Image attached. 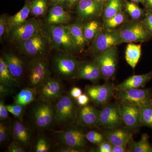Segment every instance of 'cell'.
I'll list each match as a JSON object with an SVG mask.
<instances>
[{
  "label": "cell",
  "mask_w": 152,
  "mask_h": 152,
  "mask_svg": "<svg viewBox=\"0 0 152 152\" xmlns=\"http://www.w3.org/2000/svg\"><path fill=\"white\" fill-rule=\"evenodd\" d=\"M92 55L93 61L99 68L102 78L107 81L113 79L118 64L117 46Z\"/></svg>",
  "instance_id": "cell-8"
},
{
  "label": "cell",
  "mask_w": 152,
  "mask_h": 152,
  "mask_svg": "<svg viewBox=\"0 0 152 152\" xmlns=\"http://www.w3.org/2000/svg\"><path fill=\"white\" fill-rule=\"evenodd\" d=\"M64 90L61 79L50 77L37 88L38 99L53 103L64 94Z\"/></svg>",
  "instance_id": "cell-13"
},
{
  "label": "cell",
  "mask_w": 152,
  "mask_h": 152,
  "mask_svg": "<svg viewBox=\"0 0 152 152\" xmlns=\"http://www.w3.org/2000/svg\"><path fill=\"white\" fill-rule=\"evenodd\" d=\"M9 111L5 104L4 98H1L0 100V120L6 121L9 119Z\"/></svg>",
  "instance_id": "cell-43"
},
{
  "label": "cell",
  "mask_w": 152,
  "mask_h": 152,
  "mask_svg": "<svg viewBox=\"0 0 152 152\" xmlns=\"http://www.w3.org/2000/svg\"><path fill=\"white\" fill-rule=\"evenodd\" d=\"M144 24L152 35V11L146 10V13L142 20Z\"/></svg>",
  "instance_id": "cell-44"
},
{
  "label": "cell",
  "mask_w": 152,
  "mask_h": 152,
  "mask_svg": "<svg viewBox=\"0 0 152 152\" xmlns=\"http://www.w3.org/2000/svg\"><path fill=\"white\" fill-rule=\"evenodd\" d=\"M142 4L145 10L152 11V0H144Z\"/></svg>",
  "instance_id": "cell-52"
},
{
  "label": "cell",
  "mask_w": 152,
  "mask_h": 152,
  "mask_svg": "<svg viewBox=\"0 0 152 152\" xmlns=\"http://www.w3.org/2000/svg\"><path fill=\"white\" fill-rule=\"evenodd\" d=\"M142 53V45L134 43H128L125 51V59L128 64L134 69Z\"/></svg>",
  "instance_id": "cell-28"
},
{
  "label": "cell",
  "mask_w": 152,
  "mask_h": 152,
  "mask_svg": "<svg viewBox=\"0 0 152 152\" xmlns=\"http://www.w3.org/2000/svg\"><path fill=\"white\" fill-rule=\"evenodd\" d=\"M2 57L12 75L20 86L26 75L29 61L11 52H4Z\"/></svg>",
  "instance_id": "cell-16"
},
{
  "label": "cell",
  "mask_w": 152,
  "mask_h": 152,
  "mask_svg": "<svg viewBox=\"0 0 152 152\" xmlns=\"http://www.w3.org/2000/svg\"><path fill=\"white\" fill-rule=\"evenodd\" d=\"M30 118L33 125L37 129H51L56 124L54 105L38 99L31 109Z\"/></svg>",
  "instance_id": "cell-2"
},
{
  "label": "cell",
  "mask_w": 152,
  "mask_h": 152,
  "mask_svg": "<svg viewBox=\"0 0 152 152\" xmlns=\"http://www.w3.org/2000/svg\"><path fill=\"white\" fill-rule=\"evenodd\" d=\"M129 16L124 10L103 21V28L109 30L118 28L129 20Z\"/></svg>",
  "instance_id": "cell-33"
},
{
  "label": "cell",
  "mask_w": 152,
  "mask_h": 152,
  "mask_svg": "<svg viewBox=\"0 0 152 152\" xmlns=\"http://www.w3.org/2000/svg\"><path fill=\"white\" fill-rule=\"evenodd\" d=\"M48 1L51 6L60 5L67 9V0H48Z\"/></svg>",
  "instance_id": "cell-49"
},
{
  "label": "cell",
  "mask_w": 152,
  "mask_h": 152,
  "mask_svg": "<svg viewBox=\"0 0 152 152\" xmlns=\"http://www.w3.org/2000/svg\"><path fill=\"white\" fill-rule=\"evenodd\" d=\"M149 137L147 134L142 135L141 140L138 142L132 140L129 143L130 152H152V145L149 141Z\"/></svg>",
  "instance_id": "cell-34"
},
{
  "label": "cell",
  "mask_w": 152,
  "mask_h": 152,
  "mask_svg": "<svg viewBox=\"0 0 152 152\" xmlns=\"http://www.w3.org/2000/svg\"><path fill=\"white\" fill-rule=\"evenodd\" d=\"M128 1H130L136 3V4H139V3H142L143 2L144 0H128Z\"/></svg>",
  "instance_id": "cell-54"
},
{
  "label": "cell",
  "mask_w": 152,
  "mask_h": 152,
  "mask_svg": "<svg viewBox=\"0 0 152 152\" xmlns=\"http://www.w3.org/2000/svg\"><path fill=\"white\" fill-rule=\"evenodd\" d=\"M42 31L48 38L52 49L72 55L79 53L69 30L64 25L45 24Z\"/></svg>",
  "instance_id": "cell-1"
},
{
  "label": "cell",
  "mask_w": 152,
  "mask_h": 152,
  "mask_svg": "<svg viewBox=\"0 0 152 152\" xmlns=\"http://www.w3.org/2000/svg\"><path fill=\"white\" fill-rule=\"evenodd\" d=\"M80 0H67V9H72L75 7Z\"/></svg>",
  "instance_id": "cell-53"
},
{
  "label": "cell",
  "mask_w": 152,
  "mask_h": 152,
  "mask_svg": "<svg viewBox=\"0 0 152 152\" xmlns=\"http://www.w3.org/2000/svg\"><path fill=\"white\" fill-rule=\"evenodd\" d=\"M57 152H81L80 150L73 148L69 146L62 144L60 146L57 150Z\"/></svg>",
  "instance_id": "cell-48"
},
{
  "label": "cell",
  "mask_w": 152,
  "mask_h": 152,
  "mask_svg": "<svg viewBox=\"0 0 152 152\" xmlns=\"http://www.w3.org/2000/svg\"><path fill=\"white\" fill-rule=\"evenodd\" d=\"M83 94L81 89L78 87H73L71 89L69 94L75 99H76Z\"/></svg>",
  "instance_id": "cell-50"
},
{
  "label": "cell",
  "mask_w": 152,
  "mask_h": 152,
  "mask_svg": "<svg viewBox=\"0 0 152 152\" xmlns=\"http://www.w3.org/2000/svg\"><path fill=\"white\" fill-rule=\"evenodd\" d=\"M120 112L123 123L130 129L141 126L140 106L130 104H120Z\"/></svg>",
  "instance_id": "cell-18"
},
{
  "label": "cell",
  "mask_w": 152,
  "mask_h": 152,
  "mask_svg": "<svg viewBox=\"0 0 152 152\" xmlns=\"http://www.w3.org/2000/svg\"><path fill=\"white\" fill-rule=\"evenodd\" d=\"M51 75V72L47 57L30 59L25 76L26 87L37 88L50 77Z\"/></svg>",
  "instance_id": "cell-5"
},
{
  "label": "cell",
  "mask_w": 152,
  "mask_h": 152,
  "mask_svg": "<svg viewBox=\"0 0 152 152\" xmlns=\"http://www.w3.org/2000/svg\"><path fill=\"white\" fill-rule=\"evenodd\" d=\"M152 78V72L143 75L129 77L115 87V90L143 88Z\"/></svg>",
  "instance_id": "cell-24"
},
{
  "label": "cell",
  "mask_w": 152,
  "mask_h": 152,
  "mask_svg": "<svg viewBox=\"0 0 152 152\" xmlns=\"http://www.w3.org/2000/svg\"><path fill=\"white\" fill-rule=\"evenodd\" d=\"M100 1H101L104 4L105 3H106V2L107 1H109V0H100Z\"/></svg>",
  "instance_id": "cell-55"
},
{
  "label": "cell",
  "mask_w": 152,
  "mask_h": 152,
  "mask_svg": "<svg viewBox=\"0 0 152 152\" xmlns=\"http://www.w3.org/2000/svg\"><path fill=\"white\" fill-rule=\"evenodd\" d=\"M6 107L9 113L16 118L23 121L26 112V107L15 104L6 105Z\"/></svg>",
  "instance_id": "cell-38"
},
{
  "label": "cell",
  "mask_w": 152,
  "mask_h": 152,
  "mask_svg": "<svg viewBox=\"0 0 152 152\" xmlns=\"http://www.w3.org/2000/svg\"><path fill=\"white\" fill-rule=\"evenodd\" d=\"M124 43H143L151 40L152 35L142 20H129L117 28Z\"/></svg>",
  "instance_id": "cell-7"
},
{
  "label": "cell",
  "mask_w": 152,
  "mask_h": 152,
  "mask_svg": "<svg viewBox=\"0 0 152 152\" xmlns=\"http://www.w3.org/2000/svg\"><path fill=\"white\" fill-rule=\"evenodd\" d=\"M98 149L96 151L99 152H112L113 145L109 141H104L98 145Z\"/></svg>",
  "instance_id": "cell-46"
},
{
  "label": "cell",
  "mask_w": 152,
  "mask_h": 152,
  "mask_svg": "<svg viewBox=\"0 0 152 152\" xmlns=\"http://www.w3.org/2000/svg\"><path fill=\"white\" fill-rule=\"evenodd\" d=\"M124 0H109L104 4L102 14L103 21L124 11Z\"/></svg>",
  "instance_id": "cell-30"
},
{
  "label": "cell",
  "mask_w": 152,
  "mask_h": 152,
  "mask_svg": "<svg viewBox=\"0 0 152 152\" xmlns=\"http://www.w3.org/2000/svg\"><path fill=\"white\" fill-rule=\"evenodd\" d=\"M52 60V70L60 79H75L80 62L73 55L58 51Z\"/></svg>",
  "instance_id": "cell-4"
},
{
  "label": "cell",
  "mask_w": 152,
  "mask_h": 152,
  "mask_svg": "<svg viewBox=\"0 0 152 152\" xmlns=\"http://www.w3.org/2000/svg\"><path fill=\"white\" fill-rule=\"evenodd\" d=\"M11 136V125L8 122L1 121L0 123V143L1 145L7 144Z\"/></svg>",
  "instance_id": "cell-37"
},
{
  "label": "cell",
  "mask_w": 152,
  "mask_h": 152,
  "mask_svg": "<svg viewBox=\"0 0 152 152\" xmlns=\"http://www.w3.org/2000/svg\"><path fill=\"white\" fill-rule=\"evenodd\" d=\"M124 9L133 20H142L145 15V9L141 8L137 4L128 0H124Z\"/></svg>",
  "instance_id": "cell-31"
},
{
  "label": "cell",
  "mask_w": 152,
  "mask_h": 152,
  "mask_svg": "<svg viewBox=\"0 0 152 152\" xmlns=\"http://www.w3.org/2000/svg\"><path fill=\"white\" fill-rule=\"evenodd\" d=\"M115 86L110 82L97 86H87L85 93L95 104L105 105L107 104L114 96Z\"/></svg>",
  "instance_id": "cell-15"
},
{
  "label": "cell",
  "mask_w": 152,
  "mask_h": 152,
  "mask_svg": "<svg viewBox=\"0 0 152 152\" xmlns=\"http://www.w3.org/2000/svg\"><path fill=\"white\" fill-rule=\"evenodd\" d=\"M102 77L100 70L94 62H80L75 79L87 80L96 83Z\"/></svg>",
  "instance_id": "cell-21"
},
{
  "label": "cell",
  "mask_w": 152,
  "mask_h": 152,
  "mask_svg": "<svg viewBox=\"0 0 152 152\" xmlns=\"http://www.w3.org/2000/svg\"><path fill=\"white\" fill-rule=\"evenodd\" d=\"M104 5L100 0H80L75 7L78 20L84 23L102 16Z\"/></svg>",
  "instance_id": "cell-14"
},
{
  "label": "cell",
  "mask_w": 152,
  "mask_h": 152,
  "mask_svg": "<svg viewBox=\"0 0 152 152\" xmlns=\"http://www.w3.org/2000/svg\"><path fill=\"white\" fill-rule=\"evenodd\" d=\"M80 127L76 122L66 126L57 134L59 141L83 151L86 147L87 140L86 134Z\"/></svg>",
  "instance_id": "cell-9"
},
{
  "label": "cell",
  "mask_w": 152,
  "mask_h": 152,
  "mask_svg": "<svg viewBox=\"0 0 152 152\" xmlns=\"http://www.w3.org/2000/svg\"><path fill=\"white\" fill-rule=\"evenodd\" d=\"M110 130L106 132L105 136L113 145H127L133 140L131 133L125 129L116 128Z\"/></svg>",
  "instance_id": "cell-25"
},
{
  "label": "cell",
  "mask_w": 152,
  "mask_h": 152,
  "mask_svg": "<svg viewBox=\"0 0 152 152\" xmlns=\"http://www.w3.org/2000/svg\"><path fill=\"white\" fill-rule=\"evenodd\" d=\"M15 88L5 86L0 84V96L1 98H4L9 96L15 94Z\"/></svg>",
  "instance_id": "cell-42"
},
{
  "label": "cell",
  "mask_w": 152,
  "mask_h": 152,
  "mask_svg": "<svg viewBox=\"0 0 152 152\" xmlns=\"http://www.w3.org/2000/svg\"><path fill=\"white\" fill-rule=\"evenodd\" d=\"M102 27V23L98 18L84 22L83 31L85 38L88 44L92 42Z\"/></svg>",
  "instance_id": "cell-29"
},
{
  "label": "cell",
  "mask_w": 152,
  "mask_h": 152,
  "mask_svg": "<svg viewBox=\"0 0 152 152\" xmlns=\"http://www.w3.org/2000/svg\"><path fill=\"white\" fill-rule=\"evenodd\" d=\"M37 97V88L25 87L14 97V104L26 107L35 102Z\"/></svg>",
  "instance_id": "cell-27"
},
{
  "label": "cell",
  "mask_w": 152,
  "mask_h": 152,
  "mask_svg": "<svg viewBox=\"0 0 152 152\" xmlns=\"http://www.w3.org/2000/svg\"><path fill=\"white\" fill-rule=\"evenodd\" d=\"M15 45L22 53L30 59L47 57L52 49L42 30L30 39Z\"/></svg>",
  "instance_id": "cell-3"
},
{
  "label": "cell",
  "mask_w": 152,
  "mask_h": 152,
  "mask_svg": "<svg viewBox=\"0 0 152 152\" xmlns=\"http://www.w3.org/2000/svg\"><path fill=\"white\" fill-rule=\"evenodd\" d=\"M48 0H31L30 14L34 17L42 16L48 12Z\"/></svg>",
  "instance_id": "cell-35"
},
{
  "label": "cell",
  "mask_w": 152,
  "mask_h": 152,
  "mask_svg": "<svg viewBox=\"0 0 152 152\" xmlns=\"http://www.w3.org/2000/svg\"><path fill=\"white\" fill-rule=\"evenodd\" d=\"M117 29L109 30L102 28L88 48L92 54L102 53L123 44Z\"/></svg>",
  "instance_id": "cell-10"
},
{
  "label": "cell",
  "mask_w": 152,
  "mask_h": 152,
  "mask_svg": "<svg viewBox=\"0 0 152 152\" xmlns=\"http://www.w3.org/2000/svg\"><path fill=\"white\" fill-rule=\"evenodd\" d=\"M123 123L120 112V105L117 104L105 105L100 113L98 124L110 129L118 127Z\"/></svg>",
  "instance_id": "cell-17"
},
{
  "label": "cell",
  "mask_w": 152,
  "mask_h": 152,
  "mask_svg": "<svg viewBox=\"0 0 152 152\" xmlns=\"http://www.w3.org/2000/svg\"><path fill=\"white\" fill-rule=\"evenodd\" d=\"M50 144L46 138L42 136L38 138L35 146L34 151L36 152H48L50 151Z\"/></svg>",
  "instance_id": "cell-39"
},
{
  "label": "cell",
  "mask_w": 152,
  "mask_h": 152,
  "mask_svg": "<svg viewBox=\"0 0 152 152\" xmlns=\"http://www.w3.org/2000/svg\"><path fill=\"white\" fill-rule=\"evenodd\" d=\"M141 126L152 129V104L140 107Z\"/></svg>",
  "instance_id": "cell-36"
},
{
  "label": "cell",
  "mask_w": 152,
  "mask_h": 152,
  "mask_svg": "<svg viewBox=\"0 0 152 152\" xmlns=\"http://www.w3.org/2000/svg\"><path fill=\"white\" fill-rule=\"evenodd\" d=\"M11 137L13 141L20 144L26 149L30 148L31 143V132L21 120L17 118L12 123Z\"/></svg>",
  "instance_id": "cell-19"
},
{
  "label": "cell",
  "mask_w": 152,
  "mask_h": 152,
  "mask_svg": "<svg viewBox=\"0 0 152 152\" xmlns=\"http://www.w3.org/2000/svg\"><path fill=\"white\" fill-rule=\"evenodd\" d=\"M55 102L56 124L66 126L76 122L77 104L69 94H63Z\"/></svg>",
  "instance_id": "cell-6"
},
{
  "label": "cell",
  "mask_w": 152,
  "mask_h": 152,
  "mask_svg": "<svg viewBox=\"0 0 152 152\" xmlns=\"http://www.w3.org/2000/svg\"><path fill=\"white\" fill-rule=\"evenodd\" d=\"M43 25L35 17L28 18L23 23L10 31L6 37L9 42L16 45L40 32Z\"/></svg>",
  "instance_id": "cell-12"
},
{
  "label": "cell",
  "mask_w": 152,
  "mask_h": 152,
  "mask_svg": "<svg viewBox=\"0 0 152 152\" xmlns=\"http://www.w3.org/2000/svg\"><path fill=\"white\" fill-rule=\"evenodd\" d=\"M31 1L25 2L24 5L18 12L14 15L10 16L8 20L9 33L11 30L18 27L25 23L28 19L30 14Z\"/></svg>",
  "instance_id": "cell-26"
},
{
  "label": "cell",
  "mask_w": 152,
  "mask_h": 152,
  "mask_svg": "<svg viewBox=\"0 0 152 152\" xmlns=\"http://www.w3.org/2000/svg\"><path fill=\"white\" fill-rule=\"evenodd\" d=\"M127 145H113L112 152H126V147Z\"/></svg>",
  "instance_id": "cell-51"
},
{
  "label": "cell",
  "mask_w": 152,
  "mask_h": 152,
  "mask_svg": "<svg viewBox=\"0 0 152 152\" xmlns=\"http://www.w3.org/2000/svg\"><path fill=\"white\" fill-rule=\"evenodd\" d=\"M72 17L64 7L60 5L51 6L48 11L45 24L48 26L63 25L70 23Z\"/></svg>",
  "instance_id": "cell-22"
},
{
  "label": "cell",
  "mask_w": 152,
  "mask_h": 152,
  "mask_svg": "<svg viewBox=\"0 0 152 152\" xmlns=\"http://www.w3.org/2000/svg\"><path fill=\"white\" fill-rule=\"evenodd\" d=\"M83 22L78 20L72 23L64 25L69 30L71 37L79 53L82 52L87 45H88L83 31Z\"/></svg>",
  "instance_id": "cell-23"
},
{
  "label": "cell",
  "mask_w": 152,
  "mask_h": 152,
  "mask_svg": "<svg viewBox=\"0 0 152 152\" xmlns=\"http://www.w3.org/2000/svg\"><path fill=\"white\" fill-rule=\"evenodd\" d=\"M10 17L7 14H3L0 17V39L6 37L9 33L8 20Z\"/></svg>",
  "instance_id": "cell-41"
},
{
  "label": "cell",
  "mask_w": 152,
  "mask_h": 152,
  "mask_svg": "<svg viewBox=\"0 0 152 152\" xmlns=\"http://www.w3.org/2000/svg\"><path fill=\"white\" fill-rule=\"evenodd\" d=\"M0 84L14 88L20 86L1 56L0 58Z\"/></svg>",
  "instance_id": "cell-32"
},
{
  "label": "cell",
  "mask_w": 152,
  "mask_h": 152,
  "mask_svg": "<svg viewBox=\"0 0 152 152\" xmlns=\"http://www.w3.org/2000/svg\"><path fill=\"white\" fill-rule=\"evenodd\" d=\"M26 1H28V0H26Z\"/></svg>",
  "instance_id": "cell-56"
},
{
  "label": "cell",
  "mask_w": 152,
  "mask_h": 152,
  "mask_svg": "<svg viewBox=\"0 0 152 152\" xmlns=\"http://www.w3.org/2000/svg\"><path fill=\"white\" fill-rule=\"evenodd\" d=\"M115 91V96L120 104H130L140 107L152 104V92L150 89H128Z\"/></svg>",
  "instance_id": "cell-11"
},
{
  "label": "cell",
  "mask_w": 152,
  "mask_h": 152,
  "mask_svg": "<svg viewBox=\"0 0 152 152\" xmlns=\"http://www.w3.org/2000/svg\"><path fill=\"white\" fill-rule=\"evenodd\" d=\"M77 105L80 107L85 106L88 105L90 99L86 94H82L81 95L75 99Z\"/></svg>",
  "instance_id": "cell-47"
},
{
  "label": "cell",
  "mask_w": 152,
  "mask_h": 152,
  "mask_svg": "<svg viewBox=\"0 0 152 152\" xmlns=\"http://www.w3.org/2000/svg\"><path fill=\"white\" fill-rule=\"evenodd\" d=\"M8 151L9 152H26V150L20 144L13 141L8 147Z\"/></svg>",
  "instance_id": "cell-45"
},
{
  "label": "cell",
  "mask_w": 152,
  "mask_h": 152,
  "mask_svg": "<svg viewBox=\"0 0 152 152\" xmlns=\"http://www.w3.org/2000/svg\"><path fill=\"white\" fill-rule=\"evenodd\" d=\"M100 111L87 105L78 108L76 123L82 127H93L99 123Z\"/></svg>",
  "instance_id": "cell-20"
},
{
  "label": "cell",
  "mask_w": 152,
  "mask_h": 152,
  "mask_svg": "<svg viewBox=\"0 0 152 152\" xmlns=\"http://www.w3.org/2000/svg\"><path fill=\"white\" fill-rule=\"evenodd\" d=\"M86 137L87 141L90 142L98 145L105 140L103 135L96 131L88 132L86 134Z\"/></svg>",
  "instance_id": "cell-40"
}]
</instances>
